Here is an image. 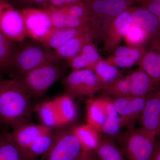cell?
<instances>
[{
  "instance_id": "obj_28",
  "label": "cell",
  "mask_w": 160,
  "mask_h": 160,
  "mask_svg": "<svg viewBox=\"0 0 160 160\" xmlns=\"http://www.w3.org/2000/svg\"><path fill=\"white\" fill-rule=\"evenodd\" d=\"M38 113L42 125L46 127L51 129L62 126L53 100L42 103L38 109Z\"/></svg>"
},
{
  "instance_id": "obj_39",
  "label": "cell",
  "mask_w": 160,
  "mask_h": 160,
  "mask_svg": "<svg viewBox=\"0 0 160 160\" xmlns=\"http://www.w3.org/2000/svg\"><path fill=\"white\" fill-rule=\"evenodd\" d=\"M129 1L131 2L132 4L135 3H137L138 4H139L141 2H142L143 0H129Z\"/></svg>"
},
{
  "instance_id": "obj_36",
  "label": "cell",
  "mask_w": 160,
  "mask_h": 160,
  "mask_svg": "<svg viewBox=\"0 0 160 160\" xmlns=\"http://www.w3.org/2000/svg\"><path fill=\"white\" fill-rule=\"evenodd\" d=\"M91 153L81 152L79 155L75 160H91Z\"/></svg>"
},
{
  "instance_id": "obj_5",
  "label": "cell",
  "mask_w": 160,
  "mask_h": 160,
  "mask_svg": "<svg viewBox=\"0 0 160 160\" xmlns=\"http://www.w3.org/2000/svg\"><path fill=\"white\" fill-rule=\"evenodd\" d=\"M57 62H48L18 77L30 96L40 97L62 76V71Z\"/></svg>"
},
{
  "instance_id": "obj_33",
  "label": "cell",
  "mask_w": 160,
  "mask_h": 160,
  "mask_svg": "<svg viewBox=\"0 0 160 160\" xmlns=\"http://www.w3.org/2000/svg\"><path fill=\"white\" fill-rule=\"evenodd\" d=\"M46 10L49 13L53 28H65L66 14L61 8H52Z\"/></svg>"
},
{
  "instance_id": "obj_12",
  "label": "cell",
  "mask_w": 160,
  "mask_h": 160,
  "mask_svg": "<svg viewBox=\"0 0 160 160\" xmlns=\"http://www.w3.org/2000/svg\"><path fill=\"white\" fill-rule=\"evenodd\" d=\"M138 120L142 127L160 136V90L157 89L147 96Z\"/></svg>"
},
{
  "instance_id": "obj_13",
  "label": "cell",
  "mask_w": 160,
  "mask_h": 160,
  "mask_svg": "<svg viewBox=\"0 0 160 160\" xmlns=\"http://www.w3.org/2000/svg\"><path fill=\"white\" fill-rule=\"evenodd\" d=\"M12 129V131L9 132L12 140L26 154L37 139L52 132L51 129L42 124L29 123L23 124Z\"/></svg>"
},
{
  "instance_id": "obj_32",
  "label": "cell",
  "mask_w": 160,
  "mask_h": 160,
  "mask_svg": "<svg viewBox=\"0 0 160 160\" xmlns=\"http://www.w3.org/2000/svg\"><path fill=\"white\" fill-rule=\"evenodd\" d=\"M61 9L69 16L82 19L88 22V14L84 2L65 6Z\"/></svg>"
},
{
  "instance_id": "obj_9",
  "label": "cell",
  "mask_w": 160,
  "mask_h": 160,
  "mask_svg": "<svg viewBox=\"0 0 160 160\" xmlns=\"http://www.w3.org/2000/svg\"><path fill=\"white\" fill-rule=\"evenodd\" d=\"M81 147L71 131H63L54 136L51 147L39 160H75Z\"/></svg>"
},
{
  "instance_id": "obj_29",
  "label": "cell",
  "mask_w": 160,
  "mask_h": 160,
  "mask_svg": "<svg viewBox=\"0 0 160 160\" xmlns=\"http://www.w3.org/2000/svg\"><path fill=\"white\" fill-rule=\"evenodd\" d=\"M18 47L16 42L7 37L0 29V70L9 69Z\"/></svg>"
},
{
  "instance_id": "obj_11",
  "label": "cell",
  "mask_w": 160,
  "mask_h": 160,
  "mask_svg": "<svg viewBox=\"0 0 160 160\" xmlns=\"http://www.w3.org/2000/svg\"><path fill=\"white\" fill-rule=\"evenodd\" d=\"M132 24L131 6L120 13L112 21L103 41L104 49L107 53L114 51L124 38Z\"/></svg>"
},
{
  "instance_id": "obj_15",
  "label": "cell",
  "mask_w": 160,
  "mask_h": 160,
  "mask_svg": "<svg viewBox=\"0 0 160 160\" xmlns=\"http://www.w3.org/2000/svg\"><path fill=\"white\" fill-rule=\"evenodd\" d=\"M139 67L160 83V35L152 38Z\"/></svg>"
},
{
  "instance_id": "obj_8",
  "label": "cell",
  "mask_w": 160,
  "mask_h": 160,
  "mask_svg": "<svg viewBox=\"0 0 160 160\" xmlns=\"http://www.w3.org/2000/svg\"><path fill=\"white\" fill-rule=\"evenodd\" d=\"M24 19L27 36L42 43L53 29L51 19L46 9L25 8L20 9Z\"/></svg>"
},
{
  "instance_id": "obj_26",
  "label": "cell",
  "mask_w": 160,
  "mask_h": 160,
  "mask_svg": "<svg viewBox=\"0 0 160 160\" xmlns=\"http://www.w3.org/2000/svg\"><path fill=\"white\" fill-rule=\"evenodd\" d=\"M62 124L66 125L73 122L77 115L76 106L69 94L60 96L53 99Z\"/></svg>"
},
{
  "instance_id": "obj_20",
  "label": "cell",
  "mask_w": 160,
  "mask_h": 160,
  "mask_svg": "<svg viewBox=\"0 0 160 160\" xmlns=\"http://www.w3.org/2000/svg\"><path fill=\"white\" fill-rule=\"evenodd\" d=\"M71 131L79 143L82 152H94L101 139L98 131L87 123L75 126Z\"/></svg>"
},
{
  "instance_id": "obj_31",
  "label": "cell",
  "mask_w": 160,
  "mask_h": 160,
  "mask_svg": "<svg viewBox=\"0 0 160 160\" xmlns=\"http://www.w3.org/2000/svg\"><path fill=\"white\" fill-rule=\"evenodd\" d=\"M102 89L106 94L114 98L131 95L130 82L127 76L117 80Z\"/></svg>"
},
{
  "instance_id": "obj_23",
  "label": "cell",
  "mask_w": 160,
  "mask_h": 160,
  "mask_svg": "<svg viewBox=\"0 0 160 160\" xmlns=\"http://www.w3.org/2000/svg\"><path fill=\"white\" fill-rule=\"evenodd\" d=\"M92 70L102 86V89L123 77L122 73L117 67L102 58L95 65Z\"/></svg>"
},
{
  "instance_id": "obj_2",
  "label": "cell",
  "mask_w": 160,
  "mask_h": 160,
  "mask_svg": "<svg viewBox=\"0 0 160 160\" xmlns=\"http://www.w3.org/2000/svg\"><path fill=\"white\" fill-rule=\"evenodd\" d=\"M88 23L93 41L103 42L112 21L132 6L129 0H85Z\"/></svg>"
},
{
  "instance_id": "obj_35",
  "label": "cell",
  "mask_w": 160,
  "mask_h": 160,
  "mask_svg": "<svg viewBox=\"0 0 160 160\" xmlns=\"http://www.w3.org/2000/svg\"><path fill=\"white\" fill-rule=\"evenodd\" d=\"M149 160H160V140L156 141L154 149Z\"/></svg>"
},
{
  "instance_id": "obj_10",
  "label": "cell",
  "mask_w": 160,
  "mask_h": 160,
  "mask_svg": "<svg viewBox=\"0 0 160 160\" xmlns=\"http://www.w3.org/2000/svg\"><path fill=\"white\" fill-rule=\"evenodd\" d=\"M147 96L138 97L129 95L112 99L122 127H126L127 129L135 128L136 122L139 119L142 112Z\"/></svg>"
},
{
  "instance_id": "obj_18",
  "label": "cell",
  "mask_w": 160,
  "mask_h": 160,
  "mask_svg": "<svg viewBox=\"0 0 160 160\" xmlns=\"http://www.w3.org/2000/svg\"><path fill=\"white\" fill-rule=\"evenodd\" d=\"M90 32L89 26L77 28H54L42 44L55 50L72 38Z\"/></svg>"
},
{
  "instance_id": "obj_30",
  "label": "cell",
  "mask_w": 160,
  "mask_h": 160,
  "mask_svg": "<svg viewBox=\"0 0 160 160\" xmlns=\"http://www.w3.org/2000/svg\"><path fill=\"white\" fill-rule=\"evenodd\" d=\"M124 39L127 46H146L150 42V37L146 30L132 23Z\"/></svg>"
},
{
  "instance_id": "obj_3",
  "label": "cell",
  "mask_w": 160,
  "mask_h": 160,
  "mask_svg": "<svg viewBox=\"0 0 160 160\" xmlns=\"http://www.w3.org/2000/svg\"><path fill=\"white\" fill-rule=\"evenodd\" d=\"M59 59L54 50L32 40L18 47L9 68L15 69L20 75L46 63L57 62Z\"/></svg>"
},
{
  "instance_id": "obj_21",
  "label": "cell",
  "mask_w": 160,
  "mask_h": 160,
  "mask_svg": "<svg viewBox=\"0 0 160 160\" xmlns=\"http://www.w3.org/2000/svg\"><path fill=\"white\" fill-rule=\"evenodd\" d=\"M106 119L105 97L89 100L86 108L87 124L102 132Z\"/></svg>"
},
{
  "instance_id": "obj_27",
  "label": "cell",
  "mask_w": 160,
  "mask_h": 160,
  "mask_svg": "<svg viewBox=\"0 0 160 160\" xmlns=\"http://www.w3.org/2000/svg\"><path fill=\"white\" fill-rule=\"evenodd\" d=\"M94 152L99 160H127L120 147L110 138H101Z\"/></svg>"
},
{
  "instance_id": "obj_6",
  "label": "cell",
  "mask_w": 160,
  "mask_h": 160,
  "mask_svg": "<svg viewBox=\"0 0 160 160\" xmlns=\"http://www.w3.org/2000/svg\"><path fill=\"white\" fill-rule=\"evenodd\" d=\"M0 29L15 42H22L27 36L20 9L6 0H0Z\"/></svg>"
},
{
  "instance_id": "obj_4",
  "label": "cell",
  "mask_w": 160,
  "mask_h": 160,
  "mask_svg": "<svg viewBox=\"0 0 160 160\" xmlns=\"http://www.w3.org/2000/svg\"><path fill=\"white\" fill-rule=\"evenodd\" d=\"M156 136L144 129H127L117 138L127 160H149L153 152Z\"/></svg>"
},
{
  "instance_id": "obj_16",
  "label": "cell",
  "mask_w": 160,
  "mask_h": 160,
  "mask_svg": "<svg viewBox=\"0 0 160 160\" xmlns=\"http://www.w3.org/2000/svg\"><path fill=\"white\" fill-rule=\"evenodd\" d=\"M127 76L130 82L131 95L134 96H147L157 90L160 84L139 67Z\"/></svg>"
},
{
  "instance_id": "obj_38",
  "label": "cell",
  "mask_w": 160,
  "mask_h": 160,
  "mask_svg": "<svg viewBox=\"0 0 160 160\" xmlns=\"http://www.w3.org/2000/svg\"><path fill=\"white\" fill-rule=\"evenodd\" d=\"M85 1V0H64V2H65V6L64 7L72 5V4H75V3L83 2Z\"/></svg>"
},
{
  "instance_id": "obj_24",
  "label": "cell",
  "mask_w": 160,
  "mask_h": 160,
  "mask_svg": "<svg viewBox=\"0 0 160 160\" xmlns=\"http://www.w3.org/2000/svg\"><path fill=\"white\" fill-rule=\"evenodd\" d=\"M105 107L106 119L102 132L109 137L117 138L122 126L113 105L112 99L105 97Z\"/></svg>"
},
{
  "instance_id": "obj_25",
  "label": "cell",
  "mask_w": 160,
  "mask_h": 160,
  "mask_svg": "<svg viewBox=\"0 0 160 160\" xmlns=\"http://www.w3.org/2000/svg\"><path fill=\"white\" fill-rule=\"evenodd\" d=\"M0 160H33L12 140L9 132L0 135Z\"/></svg>"
},
{
  "instance_id": "obj_14",
  "label": "cell",
  "mask_w": 160,
  "mask_h": 160,
  "mask_svg": "<svg viewBox=\"0 0 160 160\" xmlns=\"http://www.w3.org/2000/svg\"><path fill=\"white\" fill-rule=\"evenodd\" d=\"M147 49L146 46H119L106 60L116 67L128 69L139 64Z\"/></svg>"
},
{
  "instance_id": "obj_17",
  "label": "cell",
  "mask_w": 160,
  "mask_h": 160,
  "mask_svg": "<svg viewBox=\"0 0 160 160\" xmlns=\"http://www.w3.org/2000/svg\"><path fill=\"white\" fill-rule=\"evenodd\" d=\"M132 23L146 30L150 40L160 34V23L155 15L144 7L131 6Z\"/></svg>"
},
{
  "instance_id": "obj_7",
  "label": "cell",
  "mask_w": 160,
  "mask_h": 160,
  "mask_svg": "<svg viewBox=\"0 0 160 160\" xmlns=\"http://www.w3.org/2000/svg\"><path fill=\"white\" fill-rule=\"evenodd\" d=\"M63 83L67 94L71 96L92 95L103 88L93 72L89 69L72 70Z\"/></svg>"
},
{
  "instance_id": "obj_37",
  "label": "cell",
  "mask_w": 160,
  "mask_h": 160,
  "mask_svg": "<svg viewBox=\"0 0 160 160\" xmlns=\"http://www.w3.org/2000/svg\"><path fill=\"white\" fill-rule=\"evenodd\" d=\"M18 9H21V0H6Z\"/></svg>"
},
{
  "instance_id": "obj_34",
  "label": "cell",
  "mask_w": 160,
  "mask_h": 160,
  "mask_svg": "<svg viewBox=\"0 0 160 160\" xmlns=\"http://www.w3.org/2000/svg\"><path fill=\"white\" fill-rule=\"evenodd\" d=\"M48 0H21V9L25 8L43 9Z\"/></svg>"
},
{
  "instance_id": "obj_40",
  "label": "cell",
  "mask_w": 160,
  "mask_h": 160,
  "mask_svg": "<svg viewBox=\"0 0 160 160\" xmlns=\"http://www.w3.org/2000/svg\"><path fill=\"white\" fill-rule=\"evenodd\" d=\"M91 160H99L97 158L95 157L94 156L92 155V153L91 154Z\"/></svg>"
},
{
  "instance_id": "obj_19",
  "label": "cell",
  "mask_w": 160,
  "mask_h": 160,
  "mask_svg": "<svg viewBox=\"0 0 160 160\" xmlns=\"http://www.w3.org/2000/svg\"><path fill=\"white\" fill-rule=\"evenodd\" d=\"M102 58L92 42L85 45L78 54L67 60L69 67L73 70L85 69H92Z\"/></svg>"
},
{
  "instance_id": "obj_1",
  "label": "cell",
  "mask_w": 160,
  "mask_h": 160,
  "mask_svg": "<svg viewBox=\"0 0 160 160\" xmlns=\"http://www.w3.org/2000/svg\"><path fill=\"white\" fill-rule=\"evenodd\" d=\"M31 112L30 95L18 78L0 77V122L13 129L28 123Z\"/></svg>"
},
{
  "instance_id": "obj_22",
  "label": "cell",
  "mask_w": 160,
  "mask_h": 160,
  "mask_svg": "<svg viewBox=\"0 0 160 160\" xmlns=\"http://www.w3.org/2000/svg\"><path fill=\"white\" fill-rule=\"evenodd\" d=\"M92 41L93 39L89 32L72 38L54 50V52L60 59L68 60L78 54L83 46Z\"/></svg>"
}]
</instances>
